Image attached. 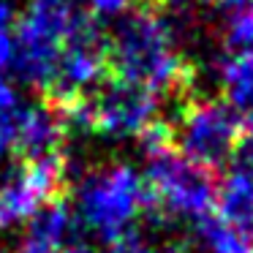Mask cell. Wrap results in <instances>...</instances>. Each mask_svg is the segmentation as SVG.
Segmentation results:
<instances>
[{
  "label": "cell",
  "mask_w": 253,
  "mask_h": 253,
  "mask_svg": "<svg viewBox=\"0 0 253 253\" xmlns=\"http://www.w3.org/2000/svg\"><path fill=\"white\" fill-rule=\"evenodd\" d=\"M14 66V28L11 11L0 3V82H6V71Z\"/></svg>",
  "instance_id": "obj_15"
},
{
  "label": "cell",
  "mask_w": 253,
  "mask_h": 253,
  "mask_svg": "<svg viewBox=\"0 0 253 253\" xmlns=\"http://www.w3.org/2000/svg\"><path fill=\"white\" fill-rule=\"evenodd\" d=\"M87 0H30L14 28V66L19 77L44 93L68 41L95 28Z\"/></svg>",
  "instance_id": "obj_4"
},
{
  "label": "cell",
  "mask_w": 253,
  "mask_h": 253,
  "mask_svg": "<svg viewBox=\"0 0 253 253\" xmlns=\"http://www.w3.org/2000/svg\"><path fill=\"white\" fill-rule=\"evenodd\" d=\"M109 77L150 90L158 98L191 95L193 68L161 11H142L120 19L106 36Z\"/></svg>",
  "instance_id": "obj_1"
},
{
  "label": "cell",
  "mask_w": 253,
  "mask_h": 253,
  "mask_svg": "<svg viewBox=\"0 0 253 253\" xmlns=\"http://www.w3.org/2000/svg\"><path fill=\"white\" fill-rule=\"evenodd\" d=\"M196 231L210 253H253V237L220 218L218 212H210L199 220Z\"/></svg>",
  "instance_id": "obj_12"
},
{
  "label": "cell",
  "mask_w": 253,
  "mask_h": 253,
  "mask_svg": "<svg viewBox=\"0 0 253 253\" xmlns=\"http://www.w3.org/2000/svg\"><path fill=\"white\" fill-rule=\"evenodd\" d=\"M153 210L147 182L128 164H112L90 171L77 191L79 223L109 245V251L136 240V226Z\"/></svg>",
  "instance_id": "obj_3"
},
{
  "label": "cell",
  "mask_w": 253,
  "mask_h": 253,
  "mask_svg": "<svg viewBox=\"0 0 253 253\" xmlns=\"http://www.w3.org/2000/svg\"><path fill=\"white\" fill-rule=\"evenodd\" d=\"M95 19H126L142 11H161L169 0H87Z\"/></svg>",
  "instance_id": "obj_14"
},
{
  "label": "cell",
  "mask_w": 253,
  "mask_h": 253,
  "mask_svg": "<svg viewBox=\"0 0 253 253\" xmlns=\"http://www.w3.org/2000/svg\"><path fill=\"white\" fill-rule=\"evenodd\" d=\"M22 101L8 82H0V166L17 155V128L22 115Z\"/></svg>",
  "instance_id": "obj_13"
},
{
  "label": "cell",
  "mask_w": 253,
  "mask_h": 253,
  "mask_svg": "<svg viewBox=\"0 0 253 253\" xmlns=\"http://www.w3.org/2000/svg\"><path fill=\"white\" fill-rule=\"evenodd\" d=\"M142 147L147 153V182L153 210L177 218L202 220L215 212L218 202V174L188 161L171 142L169 123L158 120L142 133Z\"/></svg>",
  "instance_id": "obj_2"
},
{
  "label": "cell",
  "mask_w": 253,
  "mask_h": 253,
  "mask_svg": "<svg viewBox=\"0 0 253 253\" xmlns=\"http://www.w3.org/2000/svg\"><path fill=\"white\" fill-rule=\"evenodd\" d=\"M220 84L226 104L237 112L253 115V46L220 55Z\"/></svg>",
  "instance_id": "obj_11"
},
{
  "label": "cell",
  "mask_w": 253,
  "mask_h": 253,
  "mask_svg": "<svg viewBox=\"0 0 253 253\" xmlns=\"http://www.w3.org/2000/svg\"><path fill=\"white\" fill-rule=\"evenodd\" d=\"M161 98L136 84L106 77L87 98L60 112L66 128L98 133L109 139L142 136L150 126L158 123Z\"/></svg>",
  "instance_id": "obj_5"
},
{
  "label": "cell",
  "mask_w": 253,
  "mask_h": 253,
  "mask_svg": "<svg viewBox=\"0 0 253 253\" xmlns=\"http://www.w3.org/2000/svg\"><path fill=\"white\" fill-rule=\"evenodd\" d=\"M0 253H3V251H0Z\"/></svg>",
  "instance_id": "obj_17"
},
{
  "label": "cell",
  "mask_w": 253,
  "mask_h": 253,
  "mask_svg": "<svg viewBox=\"0 0 253 253\" xmlns=\"http://www.w3.org/2000/svg\"><path fill=\"white\" fill-rule=\"evenodd\" d=\"M74 240V215L66 196L41 207L28 220L19 253H68Z\"/></svg>",
  "instance_id": "obj_9"
},
{
  "label": "cell",
  "mask_w": 253,
  "mask_h": 253,
  "mask_svg": "<svg viewBox=\"0 0 253 253\" xmlns=\"http://www.w3.org/2000/svg\"><path fill=\"white\" fill-rule=\"evenodd\" d=\"M66 120L49 104H25L17 128V155L22 161H39L63 153Z\"/></svg>",
  "instance_id": "obj_8"
},
{
  "label": "cell",
  "mask_w": 253,
  "mask_h": 253,
  "mask_svg": "<svg viewBox=\"0 0 253 253\" xmlns=\"http://www.w3.org/2000/svg\"><path fill=\"white\" fill-rule=\"evenodd\" d=\"M240 112L218 98H188L169 123L171 142L188 161L215 171L231 164L242 133Z\"/></svg>",
  "instance_id": "obj_6"
},
{
  "label": "cell",
  "mask_w": 253,
  "mask_h": 253,
  "mask_svg": "<svg viewBox=\"0 0 253 253\" xmlns=\"http://www.w3.org/2000/svg\"><path fill=\"white\" fill-rule=\"evenodd\" d=\"M66 196V153L22 161L0 174V231L30 220L41 207Z\"/></svg>",
  "instance_id": "obj_7"
},
{
  "label": "cell",
  "mask_w": 253,
  "mask_h": 253,
  "mask_svg": "<svg viewBox=\"0 0 253 253\" xmlns=\"http://www.w3.org/2000/svg\"><path fill=\"white\" fill-rule=\"evenodd\" d=\"M215 212L253 237V171L229 164L223 180L218 182Z\"/></svg>",
  "instance_id": "obj_10"
},
{
  "label": "cell",
  "mask_w": 253,
  "mask_h": 253,
  "mask_svg": "<svg viewBox=\"0 0 253 253\" xmlns=\"http://www.w3.org/2000/svg\"><path fill=\"white\" fill-rule=\"evenodd\" d=\"M109 253H174V251H169V248H155V245H142L139 240H133V242L117 248V251H109Z\"/></svg>",
  "instance_id": "obj_16"
}]
</instances>
